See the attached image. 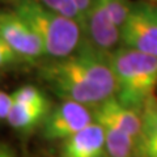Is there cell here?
I'll list each match as a JSON object with an SVG mask.
<instances>
[{"mask_svg":"<svg viewBox=\"0 0 157 157\" xmlns=\"http://www.w3.org/2000/svg\"><path fill=\"white\" fill-rule=\"evenodd\" d=\"M98 2H101L102 6L106 8L115 25L122 29L128 17L132 3H130V0H98Z\"/></svg>","mask_w":157,"mask_h":157,"instance_id":"cell-14","label":"cell"},{"mask_svg":"<svg viewBox=\"0 0 157 157\" xmlns=\"http://www.w3.org/2000/svg\"><path fill=\"white\" fill-rule=\"evenodd\" d=\"M12 100L30 105H50L45 93L34 85L20 86L12 93Z\"/></svg>","mask_w":157,"mask_h":157,"instance_id":"cell-15","label":"cell"},{"mask_svg":"<svg viewBox=\"0 0 157 157\" xmlns=\"http://www.w3.org/2000/svg\"><path fill=\"white\" fill-rule=\"evenodd\" d=\"M0 157H14V153L8 145L0 144Z\"/></svg>","mask_w":157,"mask_h":157,"instance_id":"cell-19","label":"cell"},{"mask_svg":"<svg viewBox=\"0 0 157 157\" xmlns=\"http://www.w3.org/2000/svg\"><path fill=\"white\" fill-rule=\"evenodd\" d=\"M105 131L106 149L111 157H130L136 139L113 126H102Z\"/></svg>","mask_w":157,"mask_h":157,"instance_id":"cell-12","label":"cell"},{"mask_svg":"<svg viewBox=\"0 0 157 157\" xmlns=\"http://www.w3.org/2000/svg\"><path fill=\"white\" fill-rule=\"evenodd\" d=\"M73 3H75L76 8L78 9V12H80L81 17H82V20H84V22H85L86 16H88V13L90 12V9H92V7H93V3H94V0H73ZM84 26H85V25H84ZM84 32H85V30H84Z\"/></svg>","mask_w":157,"mask_h":157,"instance_id":"cell-18","label":"cell"},{"mask_svg":"<svg viewBox=\"0 0 157 157\" xmlns=\"http://www.w3.org/2000/svg\"><path fill=\"white\" fill-rule=\"evenodd\" d=\"M121 39L122 47L157 58V7L141 2L132 4Z\"/></svg>","mask_w":157,"mask_h":157,"instance_id":"cell-4","label":"cell"},{"mask_svg":"<svg viewBox=\"0 0 157 157\" xmlns=\"http://www.w3.org/2000/svg\"><path fill=\"white\" fill-rule=\"evenodd\" d=\"M106 148L104 127L93 122L64 141L63 157H101Z\"/></svg>","mask_w":157,"mask_h":157,"instance_id":"cell-9","label":"cell"},{"mask_svg":"<svg viewBox=\"0 0 157 157\" xmlns=\"http://www.w3.org/2000/svg\"><path fill=\"white\" fill-rule=\"evenodd\" d=\"M20 62V58L14 54V51L9 47L4 39L0 37V70L13 66Z\"/></svg>","mask_w":157,"mask_h":157,"instance_id":"cell-16","label":"cell"},{"mask_svg":"<svg viewBox=\"0 0 157 157\" xmlns=\"http://www.w3.org/2000/svg\"><path fill=\"white\" fill-rule=\"evenodd\" d=\"M37 2L41 3L43 7L62 14V16L75 20V21H77L82 26V29H84L85 22H84V20H82L80 12H78V9L76 8L73 0H37Z\"/></svg>","mask_w":157,"mask_h":157,"instance_id":"cell-13","label":"cell"},{"mask_svg":"<svg viewBox=\"0 0 157 157\" xmlns=\"http://www.w3.org/2000/svg\"><path fill=\"white\" fill-rule=\"evenodd\" d=\"M117 80L115 97L126 107L140 111L157 86V58L127 47L110 55Z\"/></svg>","mask_w":157,"mask_h":157,"instance_id":"cell-3","label":"cell"},{"mask_svg":"<svg viewBox=\"0 0 157 157\" xmlns=\"http://www.w3.org/2000/svg\"><path fill=\"white\" fill-rule=\"evenodd\" d=\"M13 9L37 32L46 56L54 60L72 55L85 41L84 29L77 21L43 7L37 0H14Z\"/></svg>","mask_w":157,"mask_h":157,"instance_id":"cell-2","label":"cell"},{"mask_svg":"<svg viewBox=\"0 0 157 157\" xmlns=\"http://www.w3.org/2000/svg\"><path fill=\"white\" fill-rule=\"evenodd\" d=\"M12 104V94H8V93L0 90V121L7 119L9 111H11Z\"/></svg>","mask_w":157,"mask_h":157,"instance_id":"cell-17","label":"cell"},{"mask_svg":"<svg viewBox=\"0 0 157 157\" xmlns=\"http://www.w3.org/2000/svg\"><path fill=\"white\" fill-rule=\"evenodd\" d=\"M42 77L56 96L82 105H100L117 93L110 55L86 39L72 55L43 67Z\"/></svg>","mask_w":157,"mask_h":157,"instance_id":"cell-1","label":"cell"},{"mask_svg":"<svg viewBox=\"0 0 157 157\" xmlns=\"http://www.w3.org/2000/svg\"><path fill=\"white\" fill-rule=\"evenodd\" d=\"M141 130L136 139L141 157H157V97L152 94L140 110Z\"/></svg>","mask_w":157,"mask_h":157,"instance_id":"cell-10","label":"cell"},{"mask_svg":"<svg viewBox=\"0 0 157 157\" xmlns=\"http://www.w3.org/2000/svg\"><path fill=\"white\" fill-rule=\"evenodd\" d=\"M0 37L20 60L36 62L46 56L42 39L30 24L14 9L0 12Z\"/></svg>","mask_w":157,"mask_h":157,"instance_id":"cell-5","label":"cell"},{"mask_svg":"<svg viewBox=\"0 0 157 157\" xmlns=\"http://www.w3.org/2000/svg\"><path fill=\"white\" fill-rule=\"evenodd\" d=\"M94 119L101 126H113L115 128L127 132L132 137L137 139L141 130V115L140 111L126 107L122 105L117 97L100 104L93 111Z\"/></svg>","mask_w":157,"mask_h":157,"instance_id":"cell-8","label":"cell"},{"mask_svg":"<svg viewBox=\"0 0 157 157\" xmlns=\"http://www.w3.org/2000/svg\"><path fill=\"white\" fill-rule=\"evenodd\" d=\"M94 115L86 105L64 101L47 114L43 121V135L47 139H68L93 123Z\"/></svg>","mask_w":157,"mask_h":157,"instance_id":"cell-6","label":"cell"},{"mask_svg":"<svg viewBox=\"0 0 157 157\" xmlns=\"http://www.w3.org/2000/svg\"><path fill=\"white\" fill-rule=\"evenodd\" d=\"M85 38L89 43L105 54L111 55L121 45V29L107 13L101 2L94 0L90 12L85 20Z\"/></svg>","mask_w":157,"mask_h":157,"instance_id":"cell-7","label":"cell"},{"mask_svg":"<svg viewBox=\"0 0 157 157\" xmlns=\"http://www.w3.org/2000/svg\"><path fill=\"white\" fill-rule=\"evenodd\" d=\"M48 113L50 105H30L13 101L7 122L17 131H29L34 128L39 122L45 121Z\"/></svg>","mask_w":157,"mask_h":157,"instance_id":"cell-11","label":"cell"}]
</instances>
